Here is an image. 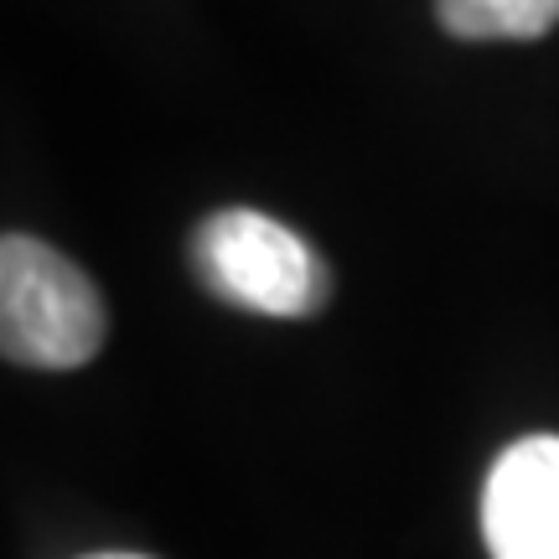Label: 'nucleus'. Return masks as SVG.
I'll list each match as a JSON object with an SVG mask.
<instances>
[{"instance_id": "1", "label": "nucleus", "mask_w": 559, "mask_h": 559, "mask_svg": "<svg viewBox=\"0 0 559 559\" xmlns=\"http://www.w3.org/2000/svg\"><path fill=\"white\" fill-rule=\"evenodd\" d=\"M109 337L99 285L52 243L5 234L0 243V347L21 368H83Z\"/></svg>"}, {"instance_id": "2", "label": "nucleus", "mask_w": 559, "mask_h": 559, "mask_svg": "<svg viewBox=\"0 0 559 559\" xmlns=\"http://www.w3.org/2000/svg\"><path fill=\"white\" fill-rule=\"evenodd\" d=\"M192 264L213 296L260 317H317L332 296V275L296 228L254 207H223L192 234Z\"/></svg>"}, {"instance_id": "3", "label": "nucleus", "mask_w": 559, "mask_h": 559, "mask_svg": "<svg viewBox=\"0 0 559 559\" xmlns=\"http://www.w3.org/2000/svg\"><path fill=\"white\" fill-rule=\"evenodd\" d=\"M492 559H559V436L508 445L481 492Z\"/></svg>"}, {"instance_id": "4", "label": "nucleus", "mask_w": 559, "mask_h": 559, "mask_svg": "<svg viewBox=\"0 0 559 559\" xmlns=\"http://www.w3.org/2000/svg\"><path fill=\"white\" fill-rule=\"evenodd\" d=\"M436 16L461 41H534L559 21V0H436Z\"/></svg>"}, {"instance_id": "5", "label": "nucleus", "mask_w": 559, "mask_h": 559, "mask_svg": "<svg viewBox=\"0 0 559 559\" xmlns=\"http://www.w3.org/2000/svg\"><path fill=\"white\" fill-rule=\"evenodd\" d=\"M94 559H140V555H94Z\"/></svg>"}]
</instances>
